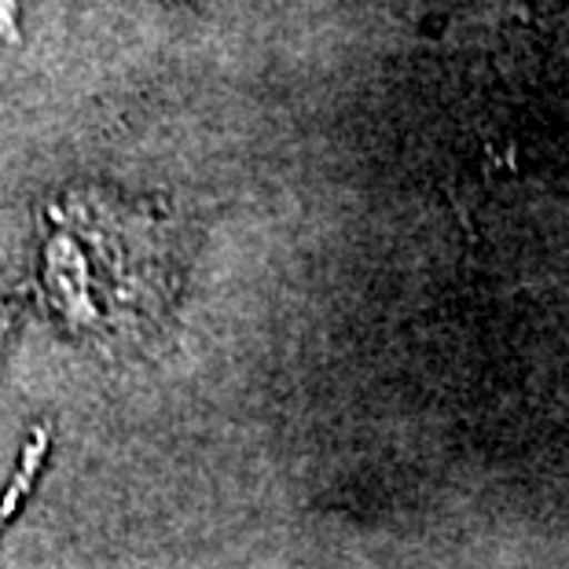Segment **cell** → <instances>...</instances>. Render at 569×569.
Wrapping results in <instances>:
<instances>
[{"label": "cell", "mask_w": 569, "mask_h": 569, "mask_svg": "<svg viewBox=\"0 0 569 569\" xmlns=\"http://www.w3.org/2000/svg\"><path fill=\"white\" fill-rule=\"evenodd\" d=\"M41 456H44V433H38V441H33V448L27 452V463H22V475L16 478V489H11V492L4 496V507H0V518H8L11 511H16L19 492H22V489H30V478H33V470H38Z\"/></svg>", "instance_id": "obj_1"}]
</instances>
